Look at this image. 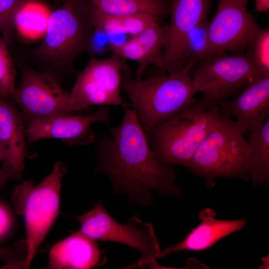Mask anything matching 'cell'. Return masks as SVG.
<instances>
[{
	"mask_svg": "<svg viewBox=\"0 0 269 269\" xmlns=\"http://www.w3.org/2000/svg\"><path fill=\"white\" fill-rule=\"evenodd\" d=\"M121 124L111 129V136L98 139L99 170L109 177L116 190L134 202L147 205L152 191L178 195L176 174L171 165L161 163L149 145L147 136L133 110L124 107Z\"/></svg>",
	"mask_w": 269,
	"mask_h": 269,
	"instance_id": "obj_1",
	"label": "cell"
},
{
	"mask_svg": "<svg viewBox=\"0 0 269 269\" xmlns=\"http://www.w3.org/2000/svg\"><path fill=\"white\" fill-rule=\"evenodd\" d=\"M48 16L43 41L30 56L41 69L58 80L76 74L73 63L89 51L94 31L89 6L81 0H65Z\"/></svg>",
	"mask_w": 269,
	"mask_h": 269,
	"instance_id": "obj_2",
	"label": "cell"
},
{
	"mask_svg": "<svg viewBox=\"0 0 269 269\" xmlns=\"http://www.w3.org/2000/svg\"><path fill=\"white\" fill-rule=\"evenodd\" d=\"M193 66L185 63L178 71L136 79L122 76L121 89L131 101L136 119L147 135L156 124L191 106L198 92L189 76Z\"/></svg>",
	"mask_w": 269,
	"mask_h": 269,
	"instance_id": "obj_3",
	"label": "cell"
},
{
	"mask_svg": "<svg viewBox=\"0 0 269 269\" xmlns=\"http://www.w3.org/2000/svg\"><path fill=\"white\" fill-rule=\"evenodd\" d=\"M221 111L201 100L156 124L146 135L150 148L164 164L187 167L199 145L216 125Z\"/></svg>",
	"mask_w": 269,
	"mask_h": 269,
	"instance_id": "obj_4",
	"label": "cell"
},
{
	"mask_svg": "<svg viewBox=\"0 0 269 269\" xmlns=\"http://www.w3.org/2000/svg\"><path fill=\"white\" fill-rule=\"evenodd\" d=\"M245 132L221 112L218 121L195 151L187 168L211 181L218 177L250 178V151Z\"/></svg>",
	"mask_w": 269,
	"mask_h": 269,
	"instance_id": "obj_5",
	"label": "cell"
},
{
	"mask_svg": "<svg viewBox=\"0 0 269 269\" xmlns=\"http://www.w3.org/2000/svg\"><path fill=\"white\" fill-rule=\"evenodd\" d=\"M67 168L56 162L52 172L35 185L31 179L14 188L12 201L16 213L24 218L26 253L20 267L29 268L35 253L60 212L61 180Z\"/></svg>",
	"mask_w": 269,
	"mask_h": 269,
	"instance_id": "obj_6",
	"label": "cell"
},
{
	"mask_svg": "<svg viewBox=\"0 0 269 269\" xmlns=\"http://www.w3.org/2000/svg\"><path fill=\"white\" fill-rule=\"evenodd\" d=\"M80 223V231L94 240L125 244L139 251L141 256L132 267L158 269L156 259L160 254L159 243L153 226L136 215L125 224L116 221L99 200L88 212L73 216Z\"/></svg>",
	"mask_w": 269,
	"mask_h": 269,
	"instance_id": "obj_7",
	"label": "cell"
},
{
	"mask_svg": "<svg viewBox=\"0 0 269 269\" xmlns=\"http://www.w3.org/2000/svg\"><path fill=\"white\" fill-rule=\"evenodd\" d=\"M192 78L201 92V100L212 106H219L227 98L238 94L260 73L266 72L251 54L217 53L201 60Z\"/></svg>",
	"mask_w": 269,
	"mask_h": 269,
	"instance_id": "obj_8",
	"label": "cell"
},
{
	"mask_svg": "<svg viewBox=\"0 0 269 269\" xmlns=\"http://www.w3.org/2000/svg\"><path fill=\"white\" fill-rule=\"evenodd\" d=\"M123 59L115 53L107 58L91 57L70 92L71 112L97 105L128 106L121 95Z\"/></svg>",
	"mask_w": 269,
	"mask_h": 269,
	"instance_id": "obj_9",
	"label": "cell"
},
{
	"mask_svg": "<svg viewBox=\"0 0 269 269\" xmlns=\"http://www.w3.org/2000/svg\"><path fill=\"white\" fill-rule=\"evenodd\" d=\"M11 100L19 107L26 129L34 120L71 112L70 93L47 73L23 68Z\"/></svg>",
	"mask_w": 269,
	"mask_h": 269,
	"instance_id": "obj_10",
	"label": "cell"
},
{
	"mask_svg": "<svg viewBox=\"0 0 269 269\" xmlns=\"http://www.w3.org/2000/svg\"><path fill=\"white\" fill-rule=\"evenodd\" d=\"M249 0H220L209 25L211 55L239 53L252 43L261 28L248 10Z\"/></svg>",
	"mask_w": 269,
	"mask_h": 269,
	"instance_id": "obj_11",
	"label": "cell"
},
{
	"mask_svg": "<svg viewBox=\"0 0 269 269\" xmlns=\"http://www.w3.org/2000/svg\"><path fill=\"white\" fill-rule=\"evenodd\" d=\"M109 110L108 106H102L88 115L66 114L35 120L26 129L27 146L45 138L59 139L68 145L91 143L95 138L92 125L95 123L110 125Z\"/></svg>",
	"mask_w": 269,
	"mask_h": 269,
	"instance_id": "obj_12",
	"label": "cell"
},
{
	"mask_svg": "<svg viewBox=\"0 0 269 269\" xmlns=\"http://www.w3.org/2000/svg\"><path fill=\"white\" fill-rule=\"evenodd\" d=\"M209 6L208 0H173L163 52L156 64L163 71L172 73L184 66L186 36L199 22L207 18Z\"/></svg>",
	"mask_w": 269,
	"mask_h": 269,
	"instance_id": "obj_13",
	"label": "cell"
},
{
	"mask_svg": "<svg viewBox=\"0 0 269 269\" xmlns=\"http://www.w3.org/2000/svg\"><path fill=\"white\" fill-rule=\"evenodd\" d=\"M222 113L236 118L245 133L259 128L269 114V71L260 73L234 99L219 104Z\"/></svg>",
	"mask_w": 269,
	"mask_h": 269,
	"instance_id": "obj_14",
	"label": "cell"
},
{
	"mask_svg": "<svg viewBox=\"0 0 269 269\" xmlns=\"http://www.w3.org/2000/svg\"><path fill=\"white\" fill-rule=\"evenodd\" d=\"M106 260V255L95 240L79 231L51 247L45 268L91 269L103 265Z\"/></svg>",
	"mask_w": 269,
	"mask_h": 269,
	"instance_id": "obj_15",
	"label": "cell"
},
{
	"mask_svg": "<svg viewBox=\"0 0 269 269\" xmlns=\"http://www.w3.org/2000/svg\"><path fill=\"white\" fill-rule=\"evenodd\" d=\"M26 128L21 113L11 100L0 98V147L12 168V179L18 180L27 155Z\"/></svg>",
	"mask_w": 269,
	"mask_h": 269,
	"instance_id": "obj_16",
	"label": "cell"
},
{
	"mask_svg": "<svg viewBox=\"0 0 269 269\" xmlns=\"http://www.w3.org/2000/svg\"><path fill=\"white\" fill-rule=\"evenodd\" d=\"M167 29V26L160 25L158 21L132 36L124 43L111 42V49L113 53L138 64L135 78L140 79L148 66L158 61L160 53L165 44Z\"/></svg>",
	"mask_w": 269,
	"mask_h": 269,
	"instance_id": "obj_17",
	"label": "cell"
},
{
	"mask_svg": "<svg viewBox=\"0 0 269 269\" xmlns=\"http://www.w3.org/2000/svg\"><path fill=\"white\" fill-rule=\"evenodd\" d=\"M199 217L200 223L182 241L160 252L158 258L179 251L205 250L225 236L240 230L246 223L244 219L218 220L216 218L215 212L210 208L201 210Z\"/></svg>",
	"mask_w": 269,
	"mask_h": 269,
	"instance_id": "obj_18",
	"label": "cell"
},
{
	"mask_svg": "<svg viewBox=\"0 0 269 269\" xmlns=\"http://www.w3.org/2000/svg\"><path fill=\"white\" fill-rule=\"evenodd\" d=\"M90 13L94 29L109 36L137 34L159 18L150 15H111L91 5Z\"/></svg>",
	"mask_w": 269,
	"mask_h": 269,
	"instance_id": "obj_19",
	"label": "cell"
},
{
	"mask_svg": "<svg viewBox=\"0 0 269 269\" xmlns=\"http://www.w3.org/2000/svg\"><path fill=\"white\" fill-rule=\"evenodd\" d=\"M250 151V178L255 185L267 184L269 179V119L250 133L248 141Z\"/></svg>",
	"mask_w": 269,
	"mask_h": 269,
	"instance_id": "obj_20",
	"label": "cell"
},
{
	"mask_svg": "<svg viewBox=\"0 0 269 269\" xmlns=\"http://www.w3.org/2000/svg\"><path fill=\"white\" fill-rule=\"evenodd\" d=\"M102 12L111 15L146 14L159 18L166 13L165 0H88Z\"/></svg>",
	"mask_w": 269,
	"mask_h": 269,
	"instance_id": "obj_21",
	"label": "cell"
},
{
	"mask_svg": "<svg viewBox=\"0 0 269 269\" xmlns=\"http://www.w3.org/2000/svg\"><path fill=\"white\" fill-rule=\"evenodd\" d=\"M209 25L207 18L199 22L186 35L183 47V59L193 65L211 55Z\"/></svg>",
	"mask_w": 269,
	"mask_h": 269,
	"instance_id": "obj_22",
	"label": "cell"
},
{
	"mask_svg": "<svg viewBox=\"0 0 269 269\" xmlns=\"http://www.w3.org/2000/svg\"><path fill=\"white\" fill-rule=\"evenodd\" d=\"M7 44L0 37V98L11 100L15 89L16 69Z\"/></svg>",
	"mask_w": 269,
	"mask_h": 269,
	"instance_id": "obj_23",
	"label": "cell"
},
{
	"mask_svg": "<svg viewBox=\"0 0 269 269\" xmlns=\"http://www.w3.org/2000/svg\"><path fill=\"white\" fill-rule=\"evenodd\" d=\"M32 0H0V32L7 44L14 28L16 13Z\"/></svg>",
	"mask_w": 269,
	"mask_h": 269,
	"instance_id": "obj_24",
	"label": "cell"
},
{
	"mask_svg": "<svg viewBox=\"0 0 269 269\" xmlns=\"http://www.w3.org/2000/svg\"><path fill=\"white\" fill-rule=\"evenodd\" d=\"M248 52L264 71H269V30L262 29L249 47Z\"/></svg>",
	"mask_w": 269,
	"mask_h": 269,
	"instance_id": "obj_25",
	"label": "cell"
},
{
	"mask_svg": "<svg viewBox=\"0 0 269 269\" xmlns=\"http://www.w3.org/2000/svg\"><path fill=\"white\" fill-rule=\"evenodd\" d=\"M24 240L22 243H19L14 247H4L0 246V259L3 261L5 264H11L20 261L21 256V250L25 246Z\"/></svg>",
	"mask_w": 269,
	"mask_h": 269,
	"instance_id": "obj_26",
	"label": "cell"
},
{
	"mask_svg": "<svg viewBox=\"0 0 269 269\" xmlns=\"http://www.w3.org/2000/svg\"><path fill=\"white\" fill-rule=\"evenodd\" d=\"M11 225L12 219L9 212L0 203V238L8 233Z\"/></svg>",
	"mask_w": 269,
	"mask_h": 269,
	"instance_id": "obj_27",
	"label": "cell"
},
{
	"mask_svg": "<svg viewBox=\"0 0 269 269\" xmlns=\"http://www.w3.org/2000/svg\"><path fill=\"white\" fill-rule=\"evenodd\" d=\"M12 168L11 164L7 161H3L0 167V190L4 186L8 179H11Z\"/></svg>",
	"mask_w": 269,
	"mask_h": 269,
	"instance_id": "obj_28",
	"label": "cell"
},
{
	"mask_svg": "<svg viewBox=\"0 0 269 269\" xmlns=\"http://www.w3.org/2000/svg\"><path fill=\"white\" fill-rule=\"evenodd\" d=\"M256 9L259 12H266L269 9V0H255Z\"/></svg>",
	"mask_w": 269,
	"mask_h": 269,
	"instance_id": "obj_29",
	"label": "cell"
},
{
	"mask_svg": "<svg viewBox=\"0 0 269 269\" xmlns=\"http://www.w3.org/2000/svg\"><path fill=\"white\" fill-rule=\"evenodd\" d=\"M4 160H6V157L3 151L0 147V161H3Z\"/></svg>",
	"mask_w": 269,
	"mask_h": 269,
	"instance_id": "obj_30",
	"label": "cell"
},
{
	"mask_svg": "<svg viewBox=\"0 0 269 269\" xmlns=\"http://www.w3.org/2000/svg\"></svg>",
	"mask_w": 269,
	"mask_h": 269,
	"instance_id": "obj_31",
	"label": "cell"
}]
</instances>
